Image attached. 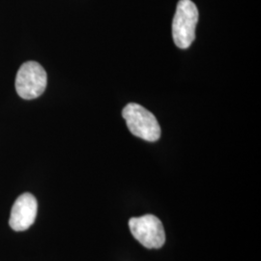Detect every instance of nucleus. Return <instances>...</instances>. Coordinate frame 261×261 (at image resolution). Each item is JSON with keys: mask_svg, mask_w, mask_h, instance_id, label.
I'll return each mask as SVG.
<instances>
[{"mask_svg": "<svg viewBox=\"0 0 261 261\" xmlns=\"http://www.w3.org/2000/svg\"><path fill=\"white\" fill-rule=\"evenodd\" d=\"M36 197L30 193L22 194L16 199L11 210L9 224L15 231H23L34 224L37 216Z\"/></svg>", "mask_w": 261, "mask_h": 261, "instance_id": "nucleus-5", "label": "nucleus"}, {"mask_svg": "<svg viewBox=\"0 0 261 261\" xmlns=\"http://www.w3.org/2000/svg\"><path fill=\"white\" fill-rule=\"evenodd\" d=\"M47 84V75L45 69L35 61H28L20 66L15 86L19 97L32 100L44 93Z\"/></svg>", "mask_w": 261, "mask_h": 261, "instance_id": "nucleus-3", "label": "nucleus"}, {"mask_svg": "<svg viewBox=\"0 0 261 261\" xmlns=\"http://www.w3.org/2000/svg\"><path fill=\"white\" fill-rule=\"evenodd\" d=\"M198 10L192 0H180L172 21V37L179 48L186 49L196 39Z\"/></svg>", "mask_w": 261, "mask_h": 261, "instance_id": "nucleus-1", "label": "nucleus"}, {"mask_svg": "<svg viewBox=\"0 0 261 261\" xmlns=\"http://www.w3.org/2000/svg\"><path fill=\"white\" fill-rule=\"evenodd\" d=\"M130 133L141 140L154 142L161 137V127L155 115L139 103H128L122 112Z\"/></svg>", "mask_w": 261, "mask_h": 261, "instance_id": "nucleus-2", "label": "nucleus"}, {"mask_svg": "<svg viewBox=\"0 0 261 261\" xmlns=\"http://www.w3.org/2000/svg\"><path fill=\"white\" fill-rule=\"evenodd\" d=\"M129 227L134 238L147 249H160L165 245L166 233L164 225L154 215L132 218L129 221Z\"/></svg>", "mask_w": 261, "mask_h": 261, "instance_id": "nucleus-4", "label": "nucleus"}]
</instances>
